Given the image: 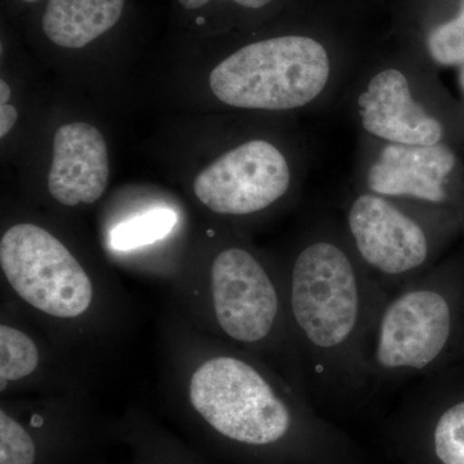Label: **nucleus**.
Masks as SVG:
<instances>
[{
	"instance_id": "obj_14",
	"label": "nucleus",
	"mask_w": 464,
	"mask_h": 464,
	"mask_svg": "<svg viewBox=\"0 0 464 464\" xmlns=\"http://www.w3.org/2000/svg\"><path fill=\"white\" fill-rule=\"evenodd\" d=\"M128 0H44L39 30L58 51L87 50L121 25Z\"/></svg>"
},
{
	"instance_id": "obj_6",
	"label": "nucleus",
	"mask_w": 464,
	"mask_h": 464,
	"mask_svg": "<svg viewBox=\"0 0 464 464\" xmlns=\"http://www.w3.org/2000/svg\"><path fill=\"white\" fill-rule=\"evenodd\" d=\"M464 362V241L391 293L369 346V393Z\"/></svg>"
},
{
	"instance_id": "obj_2",
	"label": "nucleus",
	"mask_w": 464,
	"mask_h": 464,
	"mask_svg": "<svg viewBox=\"0 0 464 464\" xmlns=\"http://www.w3.org/2000/svg\"><path fill=\"white\" fill-rule=\"evenodd\" d=\"M167 395L225 441L252 450L292 448L334 462L340 436L261 357L212 337L174 311L164 331Z\"/></svg>"
},
{
	"instance_id": "obj_21",
	"label": "nucleus",
	"mask_w": 464,
	"mask_h": 464,
	"mask_svg": "<svg viewBox=\"0 0 464 464\" xmlns=\"http://www.w3.org/2000/svg\"><path fill=\"white\" fill-rule=\"evenodd\" d=\"M458 87H459L460 101L464 103V63L458 67Z\"/></svg>"
},
{
	"instance_id": "obj_10",
	"label": "nucleus",
	"mask_w": 464,
	"mask_h": 464,
	"mask_svg": "<svg viewBox=\"0 0 464 464\" xmlns=\"http://www.w3.org/2000/svg\"><path fill=\"white\" fill-rule=\"evenodd\" d=\"M463 158L448 145H400L359 134L351 188L464 217Z\"/></svg>"
},
{
	"instance_id": "obj_8",
	"label": "nucleus",
	"mask_w": 464,
	"mask_h": 464,
	"mask_svg": "<svg viewBox=\"0 0 464 464\" xmlns=\"http://www.w3.org/2000/svg\"><path fill=\"white\" fill-rule=\"evenodd\" d=\"M359 134L400 145H448L464 157V103L411 51L357 66L343 100Z\"/></svg>"
},
{
	"instance_id": "obj_16",
	"label": "nucleus",
	"mask_w": 464,
	"mask_h": 464,
	"mask_svg": "<svg viewBox=\"0 0 464 464\" xmlns=\"http://www.w3.org/2000/svg\"><path fill=\"white\" fill-rule=\"evenodd\" d=\"M177 224L179 217L170 208L155 207L143 210L110 228L109 248L116 253L149 248L170 237Z\"/></svg>"
},
{
	"instance_id": "obj_9",
	"label": "nucleus",
	"mask_w": 464,
	"mask_h": 464,
	"mask_svg": "<svg viewBox=\"0 0 464 464\" xmlns=\"http://www.w3.org/2000/svg\"><path fill=\"white\" fill-rule=\"evenodd\" d=\"M341 225L353 252L393 293L427 273L464 237V217L351 188Z\"/></svg>"
},
{
	"instance_id": "obj_19",
	"label": "nucleus",
	"mask_w": 464,
	"mask_h": 464,
	"mask_svg": "<svg viewBox=\"0 0 464 464\" xmlns=\"http://www.w3.org/2000/svg\"><path fill=\"white\" fill-rule=\"evenodd\" d=\"M20 119V111L14 103H0V139L2 142L14 132Z\"/></svg>"
},
{
	"instance_id": "obj_4",
	"label": "nucleus",
	"mask_w": 464,
	"mask_h": 464,
	"mask_svg": "<svg viewBox=\"0 0 464 464\" xmlns=\"http://www.w3.org/2000/svg\"><path fill=\"white\" fill-rule=\"evenodd\" d=\"M0 271L3 293L72 355L106 346L127 325L112 277L45 222L23 217L3 227Z\"/></svg>"
},
{
	"instance_id": "obj_20",
	"label": "nucleus",
	"mask_w": 464,
	"mask_h": 464,
	"mask_svg": "<svg viewBox=\"0 0 464 464\" xmlns=\"http://www.w3.org/2000/svg\"><path fill=\"white\" fill-rule=\"evenodd\" d=\"M12 2H14L16 7L30 8L34 7V5H42L44 0H12Z\"/></svg>"
},
{
	"instance_id": "obj_11",
	"label": "nucleus",
	"mask_w": 464,
	"mask_h": 464,
	"mask_svg": "<svg viewBox=\"0 0 464 464\" xmlns=\"http://www.w3.org/2000/svg\"><path fill=\"white\" fill-rule=\"evenodd\" d=\"M79 357L48 337L3 293L0 311V395L85 392Z\"/></svg>"
},
{
	"instance_id": "obj_12",
	"label": "nucleus",
	"mask_w": 464,
	"mask_h": 464,
	"mask_svg": "<svg viewBox=\"0 0 464 464\" xmlns=\"http://www.w3.org/2000/svg\"><path fill=\"white\" fill-rule=\"evenodd\" d=\"M399 411L415 462L464 464V362L418 378Z\"/></svg>"
},
{
	"instance_id": "obj_3",
	"label": "nucleus",
	"mask_w": 464,
	"mask_h": 464,
	"mask_svg": "<svg viewBox=\"0 0 464 464\" xmlns=\"http://www.w3.org/2000/svg\"><path fill=\"white\" fill-rule=\"evenodd\" d=\"M173 279L176 313L199 331L261 357L311 399L273 252L256 246L246 232L215 221Z\"/></svg>"
},
{
	"instance_id": "obj_15",
	"label": "nucleus",
	"mask_w": 464,
	"mask_h": 464,
	"mask_svg": "<svg viewBox=\"0 0 464 464\" xmlns=\"http://www.w3.org/2000/svg\"><path fill=\"white\" fill-rule=\"evenodd\" d=\"M411 51V50H409ZM413 53L435 69L459 67L464 63V0H447L422 26Z\"/></svg>"
},
{
	"instance_id": "obj_13",
	"label": "nucleus",
	"mask_w": 464,
	"mask_h": 464,
	"mask_svg": "<svg viewBox=\"0 0 464 464\" xmlns=\"http://www.w3.org/2000/svg\"><path fill=\"white\" fill-rule=\"evenodd\" d=\"M109 181V145L100 128L85 121L58 125L45 176L52 203L63 209L94 206L108 190Z\"/></svg>"
},
{
	"instance_id": "obj_5",
	"label": "nucleus",
	"mask_w": 464,
	"mask_h": 464,
	"mask_svg": "<svg viewBox=\"0 0 464 464\" xmlns=\"http://www.w3.org/2000/svg\"><path fill=\"white\" fill-rule=\"evenodd\" d=\"M360 63L319 34L246 39L216 58L207 91L219 108L249 115L319 112L342 102Z\"/></svg>"
},
{
	"instance_id": "obj_18",
	"label": "nucleus",
	"mask_w": 464,
	"mask_h": 464,
	"mask_svg": "<svg viewBox=\"0 0 464 464\" xmlns=\"http://www.w3.org/2000/svg\"><path fill=\"white\" fill-rule=\"evenodd\" d=\"M276 2L277 0H174L182 14L204 26L222 12L261 14L266 9L274 7Z\"/></svg>"
},
{
	"instance_id": "obj_1",
	"label": "nucleus",
	"mask_w": 464,
	"mask_h": 464,
	"mask_svg": "<svg viewBox=\"0 0 464 464\" xmlns=\"http://www.w3.org/2000/svg\"><path fill=\"white\" fill-rule=\"evenodd\" d=\"M310 398L356 402L369 395V346L390 293L353 252L340 219L314 215L274 253Z\"/></svg>"
},
{
	"instance_id": "obj_7",
	"label": "nucleus",
	"mask_w": 464,
	"mask_h": 464,
	"mask_svg": "<svg viewBox=\"0 0 464 464\" xmlns=\"http://www.w3.org/2000/svg\"><path fill=\"white\" fill-rule=\"evenodd\" d=\"M276 118L248 114L195 174L192 198L213 221L248 232L297 200L306 151L297 134Z\"/></svg>"
},
{
	"instance_id": "obj_17",
	"label": "nucleus",
	"mask_w": 464,
	"mask_h": 464,
	"mask_svg": "<svg viewBox=\"0 0 464 464\" xmlns=\"http://www.w3.org/2000/svg\"><path fill=\"white\" fill-rule=\"evenodd\" d=\"M36 448L25 424L0 406V464H36Z\"/></svg>"
}]
</instances>
